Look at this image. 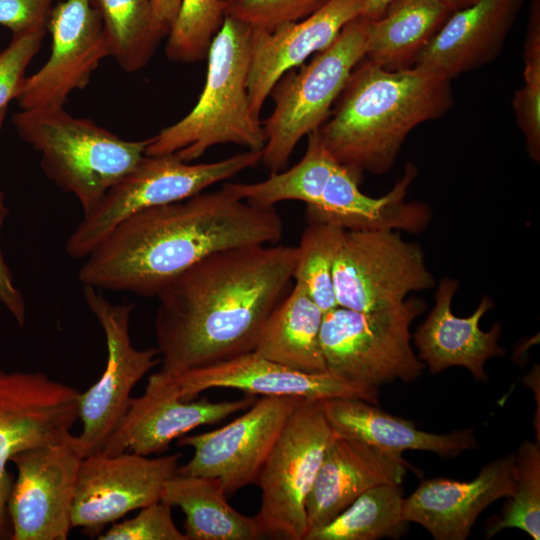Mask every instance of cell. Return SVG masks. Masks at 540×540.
Instances as JSON below:
<instances>
[{"label": "cell", "instance_id": "6", "mask_svg": "<svg viewBox=\"0 0 540 540\" xmlns=\"http://www.w3.org/2000/svg\"><path fill=\"white\" fill-rule=\"evenodd\" d=\"M367 24L364 16L347 23L328 47L288 71L273 87L274 108L262 123L265 146L260 162L270 174L282 171L298 142L330 116L353 69L365 56Z\"/></svg>", "mask_w": 540, "mask_h": 540}, {"label": "cell", "instance_id": "30", "mask_svg": "<svg viewBox=\"0 0 540 540\" xmlns=\"http://www.w3.org/2000/svg\"><path fill=\"white\" fill-rule=\"evenodd\" d=\"M307 139L303 158L291 168L256 183L229 182L231 188L244 200L261 207H275L290 200L316 207L338 162L323 144L318 129Z\"/></svg>", "mask_w": 540, "mask_h": 540}, {"label": "cell", "instance_id": "7", "mask_svg": "<svg viewBox=\"0 0 540 540\" xmlns=\"http://www.w3.org/2000/svg\"><path fill=\"white\" fill-rule=\"evenodd\" d=\"M425 308L421 299L409 298L378 311L337 306L325 312L320 345L327 372L378 391L416 380L426 366L413 350L410 328Z\"/></svg>", "mask_w": 540, "mask_h": 540}, {"label": "cell", "instance_id": "9", "mask_svg": "<svg viewBox=\"0 0 540 540\" xmlns=\"http://www.w3.org/2000/svg\"><path fill=\"white\" fill-rule=\"evenodd\" d=\"M334 433L321 400L302 399L293 410L256 481L261 504L255 519L262 536L305 539L307 498Z\"/></svg>", "mask_w": 540, "mask_h": 540}, {"label": "cell", "instance_id": "3", "mask_svg": "<svg viewBox=\"0 0 540 540\" xmlns=\"http://www.w3.org/2000/svg\"><path fill=\"white\" fill-rule=\"evenodd\" d=\"M450 81L418 66L387 70L363 58L318 128L320 138L359 182L363 172L384 174L414 128L451 109Z\"/></svg>", "mask_w": 540, "mask_h": 540}, {"label": "cell", "instance_id": "14", "mask_svg": "<svg viewBox=\"0 0 540 540\" xmlns=\"http://www.w3.org/2000/svg\"><path fill=\"white\" fill-rule=\"evenodd\" d=\"M180 457V453L152 458L133 452L84 456L77 475L72 528L98 537L108 524L160 501Z\"/></svg>", "mask_w": 540, "mask_h": 540}, {"label": "cell", "instance_id": "37", "mask_svg": "<svg viewBox=\"0 0 540 540\" xmlns=\"http://www.w3.org/2000/svg\"><path fill=\"white\" fill-rule=\"evenodd\" d=\"M99 540H187L176 526L172 507L161 500L140 509L133 518L114 522Z\"/></svg>", "mask_w": 540, "mask_h": 540}, {"label": "cell", "instance_id": "16", "mask_svg": "<svg viewBox=\"0 0 540 540\" xmlns=\"http://www.w3.org/2000/svg\"><path fill=\"white\" fill-rule=\"evenodd\" d=\"M47 29L50 56L26 77L15 99L21 110L64 107L71 93L85 88L103 59L110 57L102 21L89 0L54 5Z\"/></svg>", "mask_w": 540, "mask_h": 540}, {"label": "cell", "instance_id": "40", "mask_svg": "<svg viewBox=\"0 0 540 540\" xmlns=\"http://www.w3.org/2000/svg\"><path fill=\"white\" fill-rule=\"evenodd\" d=\"M9 210L5 204V194L0 191V232ZM0 302L12 314L19 326H23L26 320L25 301L21 292L16 288L12 274L3 258L0 250Z\"/></svg>", "mask_w": 540, "mask_h": 540}, {"label": "cell", "instance_id": "28", "mask_svg": "<svg viewBox=\"0 0 540 540\" xmlns=\"http://www.w3.org/2000/svg\"><path fill=\"white\" fill-rule=\"evenodd\" d=\"M452 12L440 0H396L369 20L364 58L387 70L414 63Z\"/></svg>", "mask_w": 540, "mask_h": 540}, {"label": "cell", "instance_id": "4", "mask_svg": "<svg viewBox=\"0 0 540 540\" xmlns=\"http://www.w3.org/2000/svg\"><path fill=\"white\" fill-rule=\"evenodd\" d=\"M251 27L226 15L207 55L203 90L192 110L150 138L146 155L176 154L185 162L220 144L262 151L265 136L251 110L247 78Z\"/></svg>", "mask_w": 540, "mask_h": 540}, {"label": "cell", "instance_id": "26", "mask_svg": "<svg viewBox=\"0 0 540 540\" xmlns=\"http://www.w3.org/2000/svg\"><path fill=\"white\" fill-rule=\"evenodd\" d=\"M324 313L295 283L266 321L253 353L295 371L327 372L320 345Z\"/></svg>", "mask_w": 540, "mask_h": 540}, {"label": "cell", "instance_id": "10", "mask_svg": "<svg viewBox=\"0 0 540 540\" xmlns=\"http://www.w3.org/2000/svg\"><path fill=\"white\" fill-rule=\"evenodd\" d=\"M338 306L378 311L435 286L421 247L393 230H345L333 265Z\"/></svg>", "mask_w": 540, "mask_h": 540}, {"label": "cell", "instance_id": "35", "mask_svg": "<svg viewBox=\"0 0 540 540\" xmlns=\"http://www.w3.org/2000/svg\"><path fill=\"white\" fill-rule=\"evenodd\" d=\"M524 85L513 97L517 124L529 157L540 158V0H531L524 43Z\"/></svg>", "mask_w": 540, "mask_h": 540}, {"label": "cell", "instance_id": "1", "mask_svg": "<svg viewBox=\"0 0 540 540\" xmlns=\"http://www.w3.org/2000/svg\"><path fill=\"white\" fill-rule=\"evenodd\" d=\"M297 259L295 246L249 245L213 253L171 280L156 296L158 373L174 377L253 352Z\"/></svg>", "mask_w": 540, "mask_h": 540}, {"label": "cell", "instance_id": "24", "mask_svg": "<svg viewBox=\"0 0 540 540\" xmlns=\"http://www.w3.org/2000/svg\"><path fill=\"white\" fill-rule=\"evenodd\" d=\"M417 175L412 164L384 196L373 198L362 193L359 181L341 164L334 168L320 203L306 208L308 222H326L345 230H402L422 232L431 220L430 208L419 201H405Z\"/></svg>", "mask_w": 540, "mask_h": 540}, {"label": "cell", "instance_id": "36", "mask_svg": "<svg viewBox=\"0 0 540 540\" xmlns=\"http://www.w3.org/2000/svg\"><path fill=\"white\" fill-rule=\"evenodd\" d=\"M225 13L254 29L302 20L330 0H223Z\"/></svg>", "mask_w": 540, "mask_h": 540}, {"label": "cell", "instance_id": "33", "mask_svg": "<svg viewBox=\"0 0 540 540\" xmlns=\"http://www.w3.org/2000/svg\"><path fill=\"white\" fill-rule=\"evenodd\" d=\"M516 482L513 494L499 516L485 526L486 538L507 528L540 539V441L524 440L515 453Z\"/></svg>", "mask_w": 540, "mask_h": 540}, {"label": "cell", "instance_id": "12", "mask_svg": "<svg viewBox=\"0 0 540 540\" xmlns=\"http://www.w3.org/2000/svg\"><path fill=\"white\" fill-rule=\"evenodd\" d=\"M83 296L101 325L107 346L105 369L99 380L80 393L78 436L85 456L98 453L123 419L137 383L157 364V348L137 349L129 333L132 303L113 304L97 288L83 285Z\"/></svg>", "mask_w": 540, "mask_h": 540}, {"label": "cell", "instance_id": "15", "mask_svg": "<svg viewBox=\"0 0 540 540\" xmlns=\"http://www.w3.org/2000/svg\"><path fill=\"white\" fill-rule=\"evenodd\" d=\"M301 400L262 396L243 415L219 429L179 437L178 446H190L194 453L176 473L218 478L226 495L256 483L283 427Z\"/></svg>", "mask_w": 540, "mask_h": 540}, {"label": "cell", "instance_id": "31", "mask_svg": "<svg viewBox=\"0 0 540 540\" xmlns=\"http://www.w3.org/2000/svg\"><path fill=\"white\" fill-rule=\"evenodd\" d=\"M401 484H380L356 498L348 507L304 540H377L399 538L408 522L403 516Z\"/></svg>", "mask_w": 540, "mask_h": 540}, {"label": "cell", "instance_id": "17", "mask_svg": "<svg viewBox=\"0 0 540 540\" xmlns=\"http://www.w3.org/2000/svg\"><path fill=\"white\" fill-rule=\"evenodd\" d=\"M254 395L232 401L211 402L203 397L182 400L169 381L158 372L148 378L144 393L132 397L129 407L100 452L114 455L123 452L149 456L165 451L176 438L203 425L218 423L228 416L248 409Z\"/></svg>", "mask_w": 540, "mask_h": 540}, {"label": "cell", "instance_id": "29", "mask_svg": "<svg viewBox=\"0 0 540 540\" xmlns=\"http://www.w3.org/2000/svg\"><path fill=\"white\" fill-rule=\"evenodd\" d=\"M89 1L102 21L110 57L128 73L144 68L169 33L152 0Z\"/></svg>", "mask_w": 540, "mask_h": 540}, {"label": "cell", "instance_id": "38", "mask_svg": "<svg viewBox=\"0 0 540 540\" xmlns=\"http://www.w3.org/2000/svg\"><path fill=\"white\" fill-rule=\"evenodd\" d=\"M46 29L12 35L9 44L0 51V110L8 109L26 79L25 72L39 52Z\"/></svg>", "mask_w": 540, "mask_h": 540}, {"label": "cell", "instance_id": "25", "mask_svg": "<svg viewBox=\"0 0 540 540\" xmlns=\"http://www.w3.org/2000/svg\"><path fill=\"white\" fill-rule=\"evenodd\" d=\"M321 406L335 432L393 454L420 450L457 457L478 447L472 428L448 434L422 431L412 421L359 398L325 399L321 400Z\"/></svg>", "mask_w": 540, "mask_h": 540}, {"label": "cell", "instance_id": "5", "mask_svg": "<svg viewBox=\"0 0 540 540\" xmlns=\"http://www.w3.org/2000/svg\"><path fill=\"white\" fill-rule=\"evenodd\" d=\"M18 135L40 153V166L58 187L77 197L84 215L144 157L150 138L125 140L64 107L20 110Z\"/></svg>", "mask_w": 540, "mask_h": 540}, {"label": "cell", "instance_id": "18", "mask_svg": "<svg viewBox=\"0 0 540 540\" xmlns=\"http://www.w3.org/2000/svg\"><path fill=\"white\" fill-rule=\"evenodd\" d=\"M164 378L182 400L195 399L201 392L212 388H231L254 396H289L309 400L359 398L378 404V390L355 385L329 372L309 374L295 371L253 352Z\"/></svg>", "mask_w": 540, "mask_h": 540}, {"label": "cell", "instance_id": "32", "mask_svg": "<svg viewBox=\"0 0 540 540\" xmlns=\"http://www.w3.org/2000/svg\"><path fill=\"white\" fill-rule=\"evenodd\" d=\"M344 232V228L332 223L308 222L297 246L293 279L323 313L338 306L332 271Z\"/></svg>", "mask_w": 540, "mask_h": 540}, {"label": "cell", "instance_id": "8", "mask_svg": "<svg viewBox=\"0 0 540 540\" xmlns=\"http://www.w3.org/2000/svg\"><path fill=\"white\" fill-rule=\"evenodd\" d=\"M262 151L247 150L226 159L191 164L176 154L144 155L112 186L69 236L66 251L75 259L89 253L118 224L142 210L184 200L261 162Z\"/></svg>", "mask_w": 540, "mask_h": 540}, {"label": "cell", "instance_id": "20", "mask_svg": "<svg viewBox=\"0 0 540 540\" xmlns=\"http://www.w3.org/2000/svg\"><path fill=\"white\" fill-rule=\"evenodd\" d=\"M515 482V454L487 463L470 481L422 480L404 499L403 516L408 523L424 527L435 540H465L487 507L513 494Z\"/></svg>", "mask_w": 540, "mask_h": 540}, {"label": "cell", "instance_id": "44", "mask_svg": "<svg viewBox=\"0 0 540 540\" xmlns=\"http://www.w3.org/2000/svg\"><path fill=\"white\" fill-rule=\"evenodd\" d=\"M6 114H7V109L0 110V131L2 129Z\"/></svg>", "mask_w": 540, "mask_h": 540}, {"label": "cell", "instance_id": "41", "mask_svg": "<svg viewBox=\"0 0 540 540\" xmlns=\"http://www.w3.org/2000/svg\"><path fill=\"white\" fill-rule=\"evenodd\" d=\"M152 4L158 20L170 29L176 17L180 0H152Z\"/></svg>", "mask_w": 540, "mask_h": 540}, {"label": "cell", "instance_id": "11", "mask_svg": "<svg viewBox=\"0 0 540 540\" xmlns=\"http://www.w3.org/2000/svg\"><path fill=\"white\" fill-rule=\"evenodd\" d=\"M80 391L43 372L0 369V540L11 538L7 465L26 449L60 442L79 419Z\"/></svg>", "mask_w": 540, "mask_h": 540}, {"label": "cell", "instance_id": "42", "mask_svg": "<svg viewBox=\"0 0 540 540\" xmlns=\"http://www.w3.org/2000/svg\"><path fill=\"white\" fill-rule=\"evenodd\" d=\"M396 0H366L363 14L369 20L380 18Z\"/></svg>", "mask_w": 540, "mask_h": 540}, {"label": "cell", "instance_id": "21", "mask_svg": "<svg viewBox=\"0 0 540 540\" xmlns=\"http://www.w3.org/2000/svg\"><path fill=\"white\" fill-rule=\"evenodd\" d=\"M411 465L337 432L331 438L306 502L308 532L330 522L356 498L380 484H402Z\"/></svg>", "mask_w": 540, "mask_h": 540}, {"label": "cell", "instance_id": "39", "mask_svg": "<svg viewBox=\"0 0 540 540\" xmlns=\"http://www.w3.org/2000/svg\"><path fill=\"white\" fill-rule=\"evenodd\" d=\"M54 0H0V25L14 34L47 30Z\"/></svg>", "mask_w": 540, "mask_h": 540}, {"label": "cell", "instance_id": "2", "mask_svg": "<svg viewBox=\"0 0 540 540\" xmlns=\"http://www.w3.org/2000/svg\"><path fill=\"white\" fill-rule=\"evenodd\" d=\"M283 221L275 207L253 205L229 182L214 192L137 212L89 253L83 285L154 297L176 276L218 251L277 244Z\"/></svg>", "mask_w": 540, "mask_h": 540}, {"label": "cell", "instance_id": "43", "mask_svg": "<svg viewBox=\"0 0 540 540\" xmlns=\"http://www.w3.org/2000/svg\"><path fill=\"white\" fill-rule=\"evenodd\" d=\"M451 12L469 7L479 0H440Z\"/></svg>", "mask_w": 540, "mask_h": 540}, {"label": "cell", "instance_id": "23", "mask_svg": "<svg viewBox=\"0 0 540 540\" xmlns=\"http://www.w3.org/2000/svg\"><path fill=\"white\" fill-rule=\"evenodd\" d=\"M522 0H479L452 12L414 66L449 80L482 67L501 52Z\"/></svg>", "mask_w": 540, "mask_h": 540}, {"label": "cell", "instance_id": "19", "mask_svg": "<svg viewBox=\"0 0 540 540\" xmlns=\"http://www.w3.org/2000/svg\"><path fill=\"white\" fill-rule=\"evenodd\" d=\"M366 0H330L308 17L272 30L251 28L247 88L256 118L275 84L288 71L328 47L343 27L363 16Z\"/></svg>", "mask_w": 540, "mask_h": 540}, {"label": "cell", "instance_id": "27", "mask_svg": "<svg viewBox=\"0 0 540 540\" xmlns=\"http://www.w3.org/2000/svg\"><path fill=\"white\" fill-rule=\"evenodd\" d=\"M161 501L183 511L187 540H255L262 536L255 517L228 504L218 478L176 473L166 481Z\"/></svg>", "mask_w": 540, "mask_h": 540}, {"label": "cell", "instance_id": "22", "mask_svg": "<svg viewBox=\"0 0 540 540\" xmlns=\"http://www.w3.org/2000/svg\"><path fill=\"white\" fill-rule=\"evenodd\" d=\"M458 282L441 280L435 293V305L425 321L412 334L418 358L433 374L452 366L466 368L477 381H487L485 363L492 357L505 355L499 344L502 327L495 323L489 331L481 330L479 322L494 307L488 296H483L478 307L468 317H458L451 309Z\"/></svg>", "mask_w": 540, "mask_h": 540}, {"label": "cell", "instance_id": "34", "mask_svg": "<svg viewBox=\"0 0 540 540\" xmlns=\"http://www.w3.org/2000/svg\"><path fill=\"white\" fill-rule=\"evenodd\" d=\"M225 16L223 0H180L167 35L165 53L168 59L178 63L206 59Z\"/></svg>", "mask_w": 540, "mask_h": 540}, {"label": "cell", "instance_id": "13", "mask_svg": "<svg viewBox=\"0 0 540 540\" xmlns=\"http://www.w3.org/2000/svg\"><path fill=\"white\" fill-rule=\"evenodd\" d=\"M85 456L78 436L15 454L17 469L8 502L10 540H66L80 463Z\"/></svg>", "mask_w": 540, "mask_h": 540}]
</instances>
